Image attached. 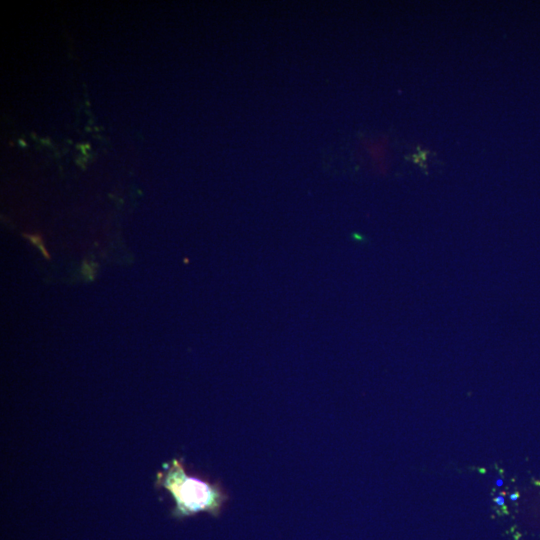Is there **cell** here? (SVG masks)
Masks as SVG:
<instances>
[{"mask_svg":"<svg viewBox=\"0 0 540 540\" xmlns=\"http://www.w3.org/2000/svg\"><path fill=\"white\" fill-rule=\"evenodd\" d=\"M157 486L166 488L172 495L175 508L173 516L178 519L199 512L217 516L228 495L218 483H211L187 474L179 459H173L157 475Z\"/></svg>","mask_w":540,"mask_h":540,"instance_id":"cell-1","label":"cell"},{"mask_svg":"<svg viewBox=\"0 0 540 540\" xmlns=\"http://www.w3.org/2000/svg\"><path fill=\"white\" fill-rule=\"evenodd\" d=\"M27 239L30 240L32 242V244H34L35 246H37L39 248V250L42 252V254L46 257V258H49V255L47 254V251L43 245V242H42V239L40 236L38 235H26Z\"/></svg>","mask_w":540,"mask_h":540,"instance_id":"cell-2","label":"cell"},{"mask_svg":"<svg viewBox=\"0 0 540 540\" xmlns=\"http://www.w3.org/2000/svg\"><path fill=\"white\" fill-rule=\"evenodd\" d=\"M84 274L89 278V279H92L93 278V268H92V265H88V264H84Z\"/></svg>","mask_w":540,"mask_h":540,"instance_id":"cell-3","label":"cell"},{"mask_svg":"<svg viewBox=\"0 0 540 540\" xmlns=\"http://www.w3.org/2000/svg\"><path fill=\"white\" fill-rule=\"evenodd\" d=\"M495 501L500 506L504 505V497L501 494L496 497Z\"/></svg>","mask_w":540,"mask_h":540,"instance_id":"cell-4","label":"cell"},{"mask_svg":"<svg viewBox=\"0 0 540 540\" xmlns=\"http://www.w3.org/2000/svg\"><path fill=\"white\" fill-rule=\"evenodd\" d=\"M518 497H519V493H518V492H514V493H511V494H510V499L513 500V501L517 500Z\"/></svg>","mask_w":540,"mask_h":540,"instance_id":"cell-5","label":"cell"},{"mask_svg":"<svg viewBox=\"0 0 540 540\" xmlns=\"http://www.w3.org/2000/svg\"><path fill=\"white\" fill-rule=\"evenodd\" d=\"M495 483H496L497 486H502L503 485V480L502 479H497Z\"/></svg>","mask_w":540,"mask_h":540,"instance_id":"cell-6","label":"cell"},{"mask_svg":"<svg viewBox=\"0 0 540 540\" xmlns=\"http://www.w3.org/2000/svg\"><path fill=\"white\" fill-rule=\"evenodd\" d=\"M19 144H21L23 147L26 146V143L23 141V139H20V140H19Z\"/></svg>","mask_w":540,"mask_h":540,"instance_id":"cell-7","label":"cell"}]
</instances>
